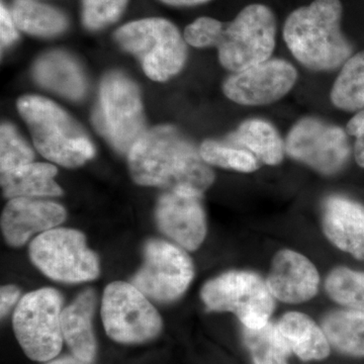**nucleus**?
Instances as JSON below:
<instances>
[{"label":"nucleus","mask_w":364,"mask_h":364,"mask_svg":"<svg viewBox=\"0 0 364 364\" xmlns=\"http://www.w3.org/2000/svg\"><path fill=\"white\" fill-rule=\"evenodd\" d=\"M228 144L252 153L259 161L267 165H277L284 160L286 144L279 132L263 119H253L242 123L232 135Z\"/></svg>","instance_id":"obj_22"},{"label":"nucleus","mask_w":364,"mask_h":364,"mask_svg":"<svg viewBox=\"0 0 364 364\" xmlns=\"http://www.w3.org/2000/svg\"><path fill=\"white\" fill-rule=\"evenodd\" d=\"M325 287L330 298L339 305L364 313V272L335 268L328 275Z\"/></svg>","instance_id":"obj_27"},{"label":"nucleus","mask_w":364,"mask_h":364,"mask_svg":"<svg viewBox=\"0 0 364 364\" xmlns=\"http://www.w3.org/2000/svg\"><path fill=\"white\" fill-rule=\"evenodd\" d=\"M275 37L277 20L272 9L250 4L230 23L218 21L214 47L222 66L236 73L270 59Z\"/></svg>","instance_id":"obj_5"},{"label":"nucleus","mask_w":364,"mask_h":364,"mask_svg":"<svg viewBox=\"0 0 364 364\" xmlns=\"http://www.w3.org/2000/svg\"><path fill=\"white\" fill-rule=\"evenodd\" d=\"M202 196L182 191H166L157 203L158 227L188 251L200 247L207 233Z\"/></svg>","instance_id":"obj_14"},{"label":"nucleus","mask_w":364,"mask_h":364,"mask_svg":"<svg viewBox=\"0 0 364 364\" xmlns=\"http://www.w3.org/2000/svg\"><path fill=\"white\" fill-rule=\"evenodd\" d=\"M202 299L208 311L232 312L244 327L261 329L269 323L274 296L257 273L229 272L203 286Z\"/></svg>","instance_id":"obj_7"},{"label":"nucleus","mask_w":364,"mask_h":364,"mask_svg":"<svg viewBox=\"0 0 364 364\" xmlns=\"http://www.w3.org/2000/svg\"><path fill=\"white\" fill-rule=\"evenodd\" d=\"M160 1L172 6H195L205 4L210 0H160Z\"/></svg>","instance_id":"obj_34"},{"label":"nucleus","mask_w":364,"mask_h":364,"mask_svg":"<svg viewBox=\"0 0 364 364\" xmlns=\"http://www.w3.org/2000/svg\"><path fill=\"white\" fill-rule=\"evenodd\" d=\"M323 231L340 250L364 260V207L342 196L323 203Z\"/></svg>","instance_id":"obj_17"},{"label":"nucleus","mask_w":364,"mask_h":364,"mask_svg":"<svg viewBox=\"0 0 364 364\" xmlns=\"http://www.w3.org/2000/svg\"><path fill=\"white\" fill-rule=\"evenodd\" d=\"M145 261L133 284L148 298L168 303L181 298L193 279L188 254L162 240H150L144 249Z\"/></svg>","instance_id":"obj_12"},{"label":"nucleus","mask_w":364,"mask_h":364,"mask_svg":"<svg viewBox=\"0 0 364 364\" xmlns=\"http://www.w3.org/2000/svg\"><path fill=\"white\" fill-rule=\"evenodd\" d=\"M102 317L114 341L141 343L159 334L162 321L156 309L134 284L112 282L105 289Z\"/></svg>","instance_id":"obj_10"},{"label":"nucleus","mask_w":364,"mask_h":364,"mask_svg":"<svg viewBox=\"0 0 364 364\" xmlns=\"http://www.w3.org/2000/svg\"><path fill=\"white\" fill-rule=\"evenodd\" d=\"M33 151L20 135L13 124L4 123L0 129V169L11 171L32 163Z\"/></svg>","instance_id":"obj_29"},{"label":"nucleus","mask_w":364,"mask_h":364,"mask_svg":"<svg viewBox=\"0 0 364 364\" xmlns=\"http://www.w3.org/2000/svg\"><path fill=\"white\" fill-rule=\"evenodd\" d=\"M267 284L274 299L287 304H301L317 294L320 277L306 256L284 249L275 254Z\"/></svg>","instance_id":"obj_15"},{"label":"nucleus","mask_w":364,"mask_h":364,"mask_svg":"<svg viewBox=\"0 0 364 364\" xmlns=\"http://www.w3.org/2000/svg\"><path fill=\"white\" fill-rule=\"evenodd\" d=\"M33 264L50 279L63 282H87L100 274L97 255L76 230L52 229L39 235L30 246Z\"/></svg>","instance_id":"obj_9"},{"label":"nucleus","mask_w":364,"mask_h":364,"mask_svg":"<svg viewBox=\"0 0 364 364\" xmlns=\"http://www.w3.org/2000/svg\"><path fill=\"white\" fill-rule=\"evenodd\" d=\"M37 1H40V0H37Z\"/></svg>","instance_id":"obj_36"},{"label":"nucleus","mask_w":364,"mask_h":364,"mask_svg":"<svg viewBox=\"0 0 364 364\" xmlns=\"http://www.w3.org/2000/svg\"><path fill=\"white\" fill-rule=\"evenodd\" d=\"M200 153L208 165H215L223 168L249 173L259 167V160L252 153L231 144L207 140L200 145Z\"/></svg>","instance_id":"obj_28"},{"label":"nucleus","mask_w":364,"mask_h":364,"mask_svg":"<svg viewBox=\"0 0 364 364\" xmlns=\"http://www.w3.org/2000/svg\"><path fill=\"white\" fill-rule=\"evenodd\" d=\"M57 168L48 163H28L20 168L1 172V188L7 198L59 196L63 191L54 181Z\"/></svg>","instance_id":"obj_21"},{"label":"nucleus","mask_w":364,"mask_h":364,"mask_svg":"<svg viewBox=\"0 0 364 364\" xmlns=\"http://www.w3.org/2000/svg\"><path fill=\"white\" fill-rule=\"evenodd\" d=\"M322 329L330 343L342 353L364 358V313L338 310L328 314Z\"/></svg>","instance_id":"obj_24"},{"label":"nucleus","mask_w":364,"mask_h":364,"mask_svg":"<svg viewBox=\"0 0 364 364\" xmlns=\"http://www.w3.org/2000/svg\"><path fill=\"white\" fill-rule=\"evenodd\" d=\"M331 100L342 111L364 109V51L353 55L342 65L332 87Z\"/></svg>","instance_id":"obj_25"},{"label":"nucleus","mask_w":364,"mask_h":364,"mask_svg":"<svg viewBox=\"0 0 364 364\" xmlns=\"http://www.w3.org/2000/svg\"><path fill=\"white\" fill-rule=\"evenodd\" d=\"M18 109L35 147L50 161L73 168L95 156V147L85 132L55 102L26 95L18 100Z\"/></svg>","instance_id":"obj_3"},{"label":"nucleus","mask_w":364,"mask_h":364,"mask_svg":"<svg viewBox=\"0 0 364 364\" xmlns=\"http://www.w3.org/2000/svg\"><path fill=\"white\" fill-rule=\"evenodd\" d=\"M340 0H315L287 16L284 39L299 63L314 71L338 68L351 57L352 46L341 31Z\"/></svg>","instance_id":"obj_2"},{"label":"nucleus","mask_w":364,"mask_h":364,"mask_svg":"<svg viewBox=\"0 0 364 364\" xmlns=\"http://www.w3.org/2000/svg\"><path fill=\"white\" fill-rule=\"evenodd\" d=\"M95 291L88 289L62 311L61 328L63 338L70 347L74 356L90 363L95 356L97 344L93 336L91 318L95 312Z\"/></svg>","instance_id":"obj_19"},{"label":"nucleus","mask_w":364,"mask_h":364,"mask_svg":"<svg viewBox=\"0 0 364 364\" xmlns=\"http://www.w3.org/2000/svg\"><path fill=\"white\" fill-rule=\"evenodd\" d=\"M9 13L18 30L36 37L61 35L69 25L63 11L37 0H14Z\"/></svg>","instance_id":"obj_23"},{"label":"nucleus","mask_w":364,"mask_h":364,"mask_svg":"<svg viewBox=\"0 0 364 364\" xmlns=\"http://www.w3.org/2000/svg\"><path fill=\"white\" fill-rule=\"evenodd\" d=\"M114 40L124 51L140 61L144 72L154 81H166L183 68L188 47L171 21L161 18H143L117 28Z\"/></svg>","instance_id":"obj_4"},{"label":"nucleus","mask_w":364,"mask_h":364,"mask_svg":"<svg viewBox=\"0 0 364 364\" xmlns=\"http://www.w3.org/2000/svg\"><path fill=\"white\" fill-rule=\"evenodd\" d=\"M277 325L287 346L301 360H322L329 355L330 342L324 330L305 314H284Z\"/></svg>","instance_id":"obj_20"},{"label":"nucleus","mask_w":364,"mask_h":364,"mask_svg":"<svg viewBox=\"0 0 364 364\" xmlns=\"http://www.w3.org/2000/svg\"><path fill=\"white\" fill-rule=\"evenodd\" d=\"M348 134L340 127L305 117L287 135L286 152L325 176L336 174L350 157Z\"/></svg>","instance_id":"obj_11"},{"label":"nucleus","mask_w":364,"mask_h":364,"mask_svg":"<svg viewBox=\"0 0 364 364\" xmlns=\"http://www.w3.org/2000/svg\"><path fill=\"white\" fill-rule=\"evenodd\" d=\"M48 364H88L87 363H85V361L81 360V359H79L76 358V356H74V358H63L57 359V360L52 361V363H48Z\"/></svg>","instance_id":"obj_35"},{"label":"nucleus","mask_w":364,"mask_h":364,"mask_svg":"<svg viewBox=\"0 0 364 364\" xmlns=\"http://www.w3.org/2000/svg\"><path fill=\"white\" fill-rule=\"evenodd\" d=\"M244 342L255 364H289L291 349L275 323L269 322L261 329L244 327Z\"/></svg>","instance_id":"obj_26"},{"label":"nucleus","mask_w":364,"mask_h":364,"mask_svg":"<svg viewBox=\"0 0 364 364\" xmlns=\"http://www.w3.org/2000/svg\"><path fill=\"white\" fill-rule=\"evenodd\" d=\"M346 133L355 136L354 157L359 166L364 168V109L358 112L346 126Z\"/></svg>","instance_id":"obj_31"},{"label":"nucleus","mask_w":364,"mask_h":364,"mask_svg":"<svg viewBox=\"0 0 364 364\" xmlns=\"http://www.w3.org/2000/svg\"><path fill=\"white\" fill-rule=\"evenodd\" d=\"M62 303L58 291L42 289L26 294L16 306L14 333L21 348L33 360H50L61 350Z\"/></svg>","instance_id":"obj_8"},{"label":"nucleus","mask_w":364,"mask_h":364,"mask_svg":"<svg viewBox=\"0 0 364 364\" xmlns=\"http://www.w3.org/2000/svg\"><path fill=\"white\" fill-rule=\"evenodd\" d=\"M128 161L132 177L141 186L203 196L215 181L200 150L168 124L146 132L132 148Z\"/></svg>","instance_id":"obj_1"},{"label":"nucleus","mask_w":364,"mask_h":364,"mask_svg":"<svg viewBox=\"0 0 364 364\" xmlns=\"http://www.w3.org/2000/svg\"><path fill=\"white\" fill-rule=\"evenodd\" d=\"M0 30L2 48L9 47L18 39V28L9 13V9H7L4 2H1L0 6Z\"/></svg>","instance_id":"obj_32"},{"label":"nucleus","mask_w":364,"mask_h":364,"mask_svg":"<svg viewBox=\"0 0 364 364\" xmlns=\"http://www.w3.org/2000/svg\"><path fill=\"white\" fill-rule=\"evenodd\" d=\"M20 294V289L16 287L6 286L1 287V291H0V311H1L2 317L9 313L14 304L18 301Z\"/></svg>","instance_id":"obj_33"},{"label":"nucleus","mask_w":364,"mask_h":364,"mask_svg":"<svg viewBox=\"0 0 364 364\" xmlns=\"http://www.w3.org/2000/svg\"><path fill=\"white\" fill-rule=\"evenodd\" d=\"M129 0H82L83 26L90 31L102 30L116 23Z\"/></svg>","instance_id":"obj_30"},{"label":"nucleus","mask_w":364,"mask_h":364,"mask_svg":"<svg viewBox=\"0 0 364 364\" xmlns=\"http://www.w3.org/2000/svg\"><path fill=\"white\" fill-rule=\"evenodd\" d=\"M296 79L298 72L289 62L268 59L228 77L223 91L236 104L265 105L287 95L296 85Z\"/></svg>","instance_id":"obj_13"},{"label":"nucleus","mask_w":364,"mask_h":364,"mask_svg":"<svg viewBox=\"0 0 364 364\" xmlns=\"http://www.w3.org/2000/svg\"><path fill=\"white\" fill-rule=\"evenodd\" d=\"M33 75L46 90L69 100L85 97L87 83L75 58L63 51L46 53L36 62Z\"/></svg>","instance_id":"obj_18"},{"label":"nucleus","mask_w":364,"mask_h":364,"mask_svg":"<svg viewBox=\"0 0 364 364\" xmlns=\"http://www.w3.org/2000/svg\"><path fill=\"white\" fill-rule=\"evenodd\" d=\"M93 124L117 152L126 155L148 131L140 90L126 74L112 71L102 78Z\"/></svg>","instance_id":"obj_6"},{"label":"nucleus","mask_w":364,"mask_h":364,"mask_svg":"<svg viewBox=\"0 0 364 364\" xmlns=\"http://www.w3.org/2000/svg\"><path fill=\"white\" fill-rule=\"evenodd\" d=\"M65 218V210L58 203L26 198H13L2 212V233L7 243L21 246L32 235L54 229Z\"/></svg>","instance_id":"obj_16"}]
</instances>
